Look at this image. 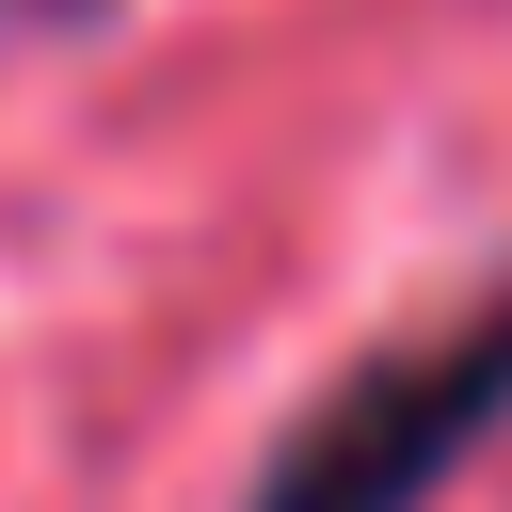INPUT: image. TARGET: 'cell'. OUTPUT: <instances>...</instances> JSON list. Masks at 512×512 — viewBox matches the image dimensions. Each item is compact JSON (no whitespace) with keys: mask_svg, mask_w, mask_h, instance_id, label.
I'll return each instance as SVG.
<instances>
[{"mask_svg":"<svg viewBox=\"0 0 512 512\" xmlns=\"http://www.w3.org/2000/svg\"><path fill=\"white\" fill-rule=\"evenodd\" d=\"M496 416H512V304H480L464 336H416V352H384L368 384H336V400L272 448L256 512H416Z\"/></svg>","mask_w":512,"mask_h":512,"instance_id":"1","label":"cell"}]
</instances>
